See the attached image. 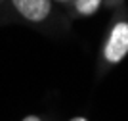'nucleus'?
Wrapping results in <instances>:
<instances>
[{
	"mask_svg": "<svg viewBox=\"0 0 128 121\" xmlns=\"http://www.w3.org/2000/svg\"><path fill=\"white\" fill-rule=\"evenodd\" d=\"M75 2V8L78 14L82 16H92V14H96L98 8L102 6L103 0H73Z\"/></svg>",
	"mask_w": 128,
	"mask_h": 121,
	"instance_id": "3",
	"label": "nucleus"
},
{
	"mask_svg": "<svg viewBox=\"0 0 128 121\" xmlns=\"http://www.w3.org/2000/svg\"><path fill=\"white\" fill-rule=\"evenodd\" d=\"M128 54V23L118 21L111 29V35L105 42L103 56L109 63H118Z\"/></svg>",
	"mask_w": 128,
	"mask_h": 121,
	"instance_id": "1",
	"label": "nucleus"
},
{
	"mask_svg": "<svg viewBox=\"0 0 128 121\" xmlns=\"http://www.w3.org/2000/svg\"><path fill=\"white\" fill-rule=\"evenodd\" d=\"M71 121H88V119H86V117H73Z\"/></svg>",
	"mask_w": 128,
	"mask_h": 121,
	"instance_id": "5",
	"label": "nucleus"
},
{
	"mask_svg": "<svg viewBox=\"0 0 128 121\" xmlns=\"http://www.w3.org/2000/svg\"><path fill=\"white\" fill-rule=\"evenodd\" d=\"M21 121H42L40 117H36V115H27V117H23Z\"/></svg>",
	"mask_w": 128,
	"mask_h": 121,
	"instance_id": "4",
	"label": "nucleus"
},
{
	"mask_svg": "<svg viewBox=\"0 0 128 121\" xmlns=\"http://www.w3.org/2000/svg\"><path fill=\"white\" fill-rule=\"evenodd\" d=\"M59 2H67V0H59Z\"/></svg>",
	"mask_w": 128,
	"mask_h": 121,
	"instance_id": "6",
	"label": "nucleus"
},
{
	"mask_svg": "<svg viewBox=\"0 0 128 121\" xmlns=\"http://www.w3.org/2000/svg\"><path fill=\"white\" fill-rule=\"evenodd\" d=\"M12 4L19 16L32 23L44 21L52 10V0H12Z\"/></svg>",
	"mask_w": 128,
	"mask_h": 121,
	"instance_id": "2",
	"label": "nucleus"
}]
</instances>
